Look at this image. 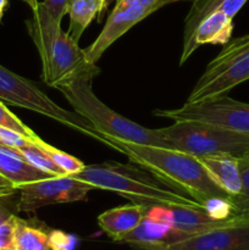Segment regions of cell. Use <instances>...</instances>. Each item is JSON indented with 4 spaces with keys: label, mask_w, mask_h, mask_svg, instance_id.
Segmentation results:
<instances>
[{
    "label": "cell",
    "mask_w": 249,
    "mask_h": 250,
    "mask_svg": "<svg viewBox=\"0 0 249 250\" xmlns=\"http://www.w3.org/2000/svg\"><path fill=\"white\" fill-rule=\"evenodd\" d=\"M102 143L124 154L131 163L137 164L160 181L186 193L204 208L214 198H228L210 178L195 156L164 146L122 141L107 134H103Z\"/></svg>",
    "instance_id": "1"
},
{
    "label": "cell",
    "mask_w": 249,
    "mask_h": 250,
    "mask_svg": "<svg viewBox=\"0 0 249 250\" xmlns=\"http://www.w3.org/2000/svg\"><path fill=\"white\" fill-rule=\"evenodd\" d=\"M71 177L88 183L97 189H105L122 195L133 203L149 208H190L205 209L200 203L167 185L144 168L132 164L103 163L85 165Z\"/></svg>",
    "instance_id": "2"
},
{
    "label": "cell",
    "mask_w": 249,
    "mask_h": 250,
    "mask_svg": "<svg viewBox=\"0 0 249 250\" xmlns=\"http://www.w3.org/2000/svg\"><path fill=\"white\" fill-rule=\"evenodd\" d=\"M94 76L85 75L56 88L70 103L75 112L84 117L102 134L132 143L168 148V144L159 134L158 129L145 128L110 109L100 102L92 88Z\"/></svg>",
    "instance_id": "3"
},
{
    "label": "cell",
    "mask_w": 249,
    "mask_h": 250,
    "mask_svg": "<svg viewBox=\"0 0 249 250\" xmlns=\"http://www.w3.org/2000/svg\"><path fill=\"white\" fill-rule=\"evenodd\" d=\"M167 142L168 148L200 158L227 154L244 159L249 153V134L224 128L216 125L194 121H175L173 125L158 128Z\"/></svg>",
    "instance_id": "4"
},
{
    "label": "cell",
    "mask_w": 249,
    "mask_h": 250,
    "mask_svg": "<svg viewBox=\"0 0 249 250\" xmlns=\"http://www.w3.org/2000/svg\"><path fill=\"white\" fill-rule=\"evenodd\" d=\"M249 80V33L229 39L212 59L187 98L189 104H199L224 97Z\"/></svg>",
    "instance_id": "5"
},
{
    "label": "cell",
    "mask_w": 249,
    "mask_h": 250,
    "mask_svg": "<svg viewBox=\"0 0 249 250\" xmlns=\"http://www.w3.org/2000/svg\"><path fill=\"white\" fill-rule=\"evenodd\" d=\"M0 102L31 110L49 117L60 125L81 134L97 139L102 143L103 134L92 126L88 120L75 111H68L54 103L38 85L32 81L16 75L0 65Z\"/></svg>",
    "instance_id": "6"
},
{
    "label": "cell",
    "mask_w": 249,
    "mask_h": 250,
    "mask_svg": "<svg viewBox=\"0 0 249 250\" xmlns=\"http://www.w3.org/2000/svg\"><path fill=\"white\" fill-rule=\"evenodd\" d=\"M153 115L172 120L173 122H204L249 134V104L231 99L226 95L199 104L185 103L178 109H156Z\"/></svg>",
    "instance_id": "7"
},
{
    "label": "cell",
    "mask_w": 249,
    "mask_h": 250,
    "mask_svg": "<svg viewBox=\"0 0 249 250\" xmlns=\"http://www.w3.org/2000/svg\"><path fill=\"white\" fill-rule=\"evenodd\" d=\"M180 0H117L98 38L84 49L87 60L97 65L112 43L156 10Z\"/></svg>",
    "instance_id": "8"
},
{
    "label": "cell",
    "mask_w": 249,
    "mask_h": 250,
    "mask_svg": "<svg viewBox=\"0 0 249 250\" xmlns=\"http://www.w3.org/2000/svg\"><path fill=\"white\" fill-rule=\"evenodd\" d=\"M99 73L100 68L87 60L84 49L61 29L51 45L48 61L42 66L43 82L48 87L59 88L82 76L97 77Z\"/></svg>",
    "instance_id": "9"
},
{
    "label": "cell",
    "mask_w": 249,
    "mask_h": 250,
    "mask_svg": "<svg viewBox=\"0 0 249 250\" xmlns=\"http://www.w3.org/2000/svg\"><path fill=\"white\" fill-rule=\"evenodd\" d=\"M19 212H33L43 207L83 202L94 188L71 176L49 177L26 183L19 188Z\"/></svg>",
    "instance_id": "10"
},
{
    "label": "cell",
    "mask_w": 249,
    "mask_h": 250,
    "mask_svg": "<svg viewBox=\"0 0 249 250\" xmlns=\"http://www.w3.org/2000/svg\"><path fill=\"white\" fill-rule=\"evenodd\" d=\"M249 219L233 217L226 224L188 237L166 250H247Z\"/></svg>",
    "instance_id": "11"
},
{
    "label": "cell",
    "mask_w": 249,
    "mask_h": 250,
    "mask_svg": "<svg viewBox=\"0 0 249 250\" xmlns=\"http://www.w3.org/2000/svg\"><path fill=\"white\" fill-rule=\"evenodd\" d=\"M68 0H44L33 11V17L26 21L27 31L38 50L42 66L46 63L51 45L61 31V20L66 15Z\"/></svg>",
    "instance_id": "12"
},
{
    "label": "cell",
    "mask_w": 249,
    "mask_h": 250,
    "mask_svg": "<svg viewBox=\"0 0 249 250\" xmlns=\"http://www.w3.org/2000/svg\"><path fill=\"white\" fill-rule=\"evenodd\" d=\"M188 237L190 234L145 215L141 224L122 238L121 243L128 244L134 250H166Z\"/></svg>",
    "instance_id": "13"
},
{
    "label": "cell",
    "mask_w": 249,
    "mask_h": 250,
    "mask_svg": "<svg viewBox=\"0 0 249 250\" xmlns=\"http://www.w3.org/2000/svg\"><path fill=\"white\" fill-rule=\"evenodd\" d=\"M248 0H192V6L188 11L183 26L182 53L180 58V65L182 66L194 53L193 48V36L198 24L215 11H221L233 19L239 10Z\"/></svg>",
    "instance_id": "14"
},
{
    "label": "cell",
    "mask_w": 249,
    "mask_h": 250,
    "mask_svg": "<svg viewBox=\"0 0 249 250\" xmlns=\"http://www.w3.org/2000/svg\"><path fill=\"white\" fill-rule=\"evenodd\" d=\"M146 216L168 224L170 226L186 232L190 236L221 226L231 220H217L205 209H190V208L153 207L149 208Z\"/></svg>",
    "instance_id": "15"
},
{
    "label": "cell",
    "mask_w": 249,
    "mask_h": 250,
    "mask_svg": "<svg viewBox=\"0 0 249 250\" xmlns=\"http://www.w3.org/2000/svg\"><path fill=\"white\" fill-rule=\"evenodd\" d=\"M149 207L138 203L122 205L104 211L98 216V225L112 241L121 242L133 231L148 212Z\"/></svg>",
    "instance_id": "16"
},
{
    "label": "cell",
    "mask_w": 249,
    "mask_h": 250,
    "mask_svg": "<svg viewBox=\"0 0 249 250\" xmlns=\"http://www.w3.org/2000/svg\"><path fill=\"white\" fill-rule=\"evenodd\" d=\"M212 181L228 197L236 195L242 189L241 159L227 154L205 155L197 158Z\"/></svg>",
    "instance_id": "17"
},
{
    "label": "cell",
    "mask_w": 249,
    "mask_h": 250,
    "mask_svg": "<svg viewBox=\"0 0 249 250\" xmlns=\"http://www.w3.org/2000/svg\"><path fill=\"white\" fill-rule=\"evenodd\" d=\"M0 175L6 178L15 188L26 183L53 177L31 165L15 148L0 149Z\"/></svg>",
    "instance_id": "18"
},
{
    "label": "cell",
    "mask_w": 249,
    "mask_h": 250,
    "mask_svg": "<svg viewBox=\"0 0 249 250\" xmlns=\"http://www.w3.org/2000/svg\"><path fill=\"white\" fill-rule=\"evenodd\" d=\"M233 33V19L221 11L208 15L199 24L193 36V48L197 50L205 44L225 45Z\"/></svg>",
    "instance_id": "19"
},
{
    "label": "cell",
    "mask_w": 249,
    "mask_h": 250,
    "mask_svg": "<svg viewBox=\"0 0 249 250\" xmlns=\"http://www.w3.org/2000/svg\"><path fill=\"white\" fill-rule=\"evenodd\" d=\"M104 6V0H68L66 14L70 16L68 36L75 42H80L90 22L98 16L99 21Z\"/></svg>",
    "instance_id": "20"
},
{
    "label": "cell",
    "mask_w": 249,
    "mask_h": 250,
    "mask_svg": "<svg viewBox=\"0 0 249 250\" xmlns=\"http://www.w3.org/2000/svg\"><path fill=\"white\" fill-rule=\"evenodd\" d=\"M45 227H39L17 217L15 248L17 250H51Z\"/></svg>",
    "instance_id": "21"
},
{
    "label": "cell",
    "mask_w": 249,
    "mask_h": 250,
    "mask_svg": "<svg viewBox=\"0 0 249 250\" xmlns=\"http://www.w3.org/2000/svg\"><path fill=\"white\" fill-rule=\"evenodd\" d=\"M17 150H19V153L23 156L24 160L28 161L31 165L39 168V170L44 171V172L49 173V175H51L53 177L67 176L65 171L61 170V168L51 160L50 156H49L43 149L39 148L37 144L31 143L26 146L17 148Z\"/></svg>",
    "instance_id": "22"
},
{
    "label": "cell",
    "mask_w": 249,
    "mask_h": 250,
    "mask_svg": "<svg viewBox=\"0 0 249 250\" xmlns=\"http://www.w3.org/2000/svg\"><path fill=\"white\" fill-rule=\"evenodd\" d=\"M242 189L238 194L228 197L232 205V214L239 219H249V161L241 159Z\"/></svg>",
    "instance_id": "23"
},
{
    "label": "cell",
    "mask_w": 249,
    "mask_h": 250,
    "mask_svg": "<svg viewBox=\"0 0 249 250\" xmlns=\"http://www.w3.org/2000/svg\"><path fill=\"white\" fill-rule=\"evenodd\" d=\"M37 146L41 149H43V150L50 156L51 160H53L61 170L65 171L67 176H72L75 175V173L81 172V171L85 167V164H83L80 159L75 158V156L60 150V149L55 148V146H53L51 144L45 143L43 139H42Z\"/></svg>",
    "instance_id": "24"
},
{
    "label": "cell",
    "mask_w": 249,
    "mask_h": 250,
    "mask_svg": "<svg viewBox=\"0 0 249 250\" xmlns=\"http://www.w3.org/2000/svg\"><path fill=\"white\" fill-rule=\"evenodd\" d=\"M0 126L6 127V128L12 129V131H16L19 133L23 134L24 137L29 139V141L33 142L34 144H38L42 141L41 137H38V134L34 133L31 128H29L27 125H24L19 117L15 114H12L1 102H0Z\"/></svg>",
    "instance_id": "25"
},
{
    "label": "cell",
    "mask_w": 249,
    "mask_h": 250,
    "mask_svg": "<svg viewBox=\"0 0 249 250\" xmlns=\"http://www.w3.org/2000/svg\"><path fill=\"white\" fill-rule=\"evenodd\" d=\"M19 189L14 187L0 188V225L4 224L12 216H16L19 212L17 203L19 198L16 197Z\"/></svg>",
    "instance_id": "26"
},
{
    "label": "cell",
    "mask_w": 249,
    "mask_h": 250,
    "mask_svg": "<svg viewBox=\"0 0 249 250\" xmlns=\"http://www.w3.org/2000/svg\"><path fill=\"white\" fill-rule=\"evenodd\" d=\"M17 215L12 216L4 224L0 225V250L15 248V234H16Z\"/></svg>",
    "instance_id": "27"
},
{
    "label": "cell",
    "mask_w": 249,
    "mask_h": 250,
    "mask_svg": "<svg viewBox=\"0 0 249 250\" xmlns=\"http://www.w3.org/2000/svg\"><path fill=\"white\" fill-rule=\"evenodd\" d=\"M0 141H1V143L5 144V146L15 149L21 148V146H28V144L33 143V142L29 141L27 137H24L23 134L1 126H0Z\"/></svg>",
    "instance_id": "28"
},
{
    "label": "cell",
    "mask_w": 249,
    "mask_h": 250,
    "mask_svg": "<svg viewBox=\"0 0 249 250\" xmlns=\"http://www.w3.org/2000/svg\"><path fill=\"white\" fill-rule=\"evenodd\" d=\"M49 238H50L51 249L65 248L72 250L73 246H75V238L61 231H51L50 234H49Z\"/></svg>",
    "instance_id": "29"
},
{
    "label": "cell",
    "mask_w": 249,
    "mask_h": 250,
    "mask_svg": "<svg viewBox=\"0 0 249 250\" xmlns=\"http://www.w3.org/2000/svg\"><path fill=\"white\" fill-rule=\"evenodd\" d=\"M116 1H117V0H104V6H103V12H102V16H100L99 21H102V20H103V17H104V12L106 11L107 7H109L110 5L112 4V2H116Z\"/></svg>",
    "instance_id": "30"
},
{
    "label": "cell",
    "mask_w": 249,
    "mask_h": 250,
    "mask_svg": "<svg viewBox=\"0 0 249 250\" xmlns=\"http://www.w3.org/2000/svg\"><path fill=\"white\" fill-rule=\"evenodd\" d=\"M22 1L26 2V4L28 5L29 7H31L32 11H34V10L37 9V6H38V4H39L38 0H22Z\"/></svg>",
    "instance_id": "31"
},
{
    "label": "cell",
    "mask_w": 249,
    "mask_h": 250,
    "mask_svg": "<svg viewBox=\"0 0 249 250\" xmlns=\"http://www.w3.org/2000/svg\"><path fill=\"white\" fill-rule=\"evenodd\" d=\"M7 1H9V0H0V21H1L2 15H4L5 9H6L7 6Z\"/></svg>",
    "instance_id": "32"
},
{
    "label": "cell",
    "mask_w": 249,
    "mask_h": 250,
    "mask_svg": "<svg viewBox=\"0 0 249 250\" xmlns=\"http://www.w3.org/2000/svg\"><path fill=\"white\" fill-rule=\"evenodd\" d=\"M2 187H14V186H12L11 183L6 180V178L2 177V176L0 175V188H2Z\"/></svg>",
    "instance_id": "33"
},
{
    "label": "cell",
    "mask_w": 249,
    "mask_h": 250,
    "mask_svg": "<svg viewBox=\"0 0 249 250\" xmlns=\"http://www.w3.org/2000/svg\"><path fill=\"white\" fill-rule=\"evenodd\" d=\"M6 148H10V146H5V144H2L1 141H0V149H6Z\"/></svg>",
    "instance_id": "34"
},
{
    "label": "cell",
    "mask_w": 249,
    "mask_h": 250,
    "mask_svg": "<svg viewBox=\"0 0 249 250\" xmlns=\"http://www.w3.org/2000/svg\"><path fill=\"white\" fill-rule=\"evenodd\" d=\"M51 250H70V249H65V248H53Z\"/></svg>",
    "instance_id": "35"
},
{
    "label": "cell",
    "mask_w": 249,
    "mask_h": 250,
    "mask_svg": "<svg viewBox=\"0 0 249 250\" xmlns=\"http://www.w3.org/2000/svg\"><path fill=\"white\" fill-rule=\"evenodd\" d=\"M244 159H246V160H248V161H249V153L247 154V156H246V158H244Z\"/></svg>",
    "instance_id": "36"
},
{
    "label": "cell",
    "mask_w": 249,
    "mask_h": 250,
    "mask_svg": "<svg viewBox=\"0 0 249 250\" xmlns=\"http://www.w3.org/2000/svg\"><path fill=\"white\" fill-rule=\"evenodd\" d=\"M1 250H17L16 248H9V249H1Z\"/></svg>",
    "instance_id": "37"
},
{
    "label": "cell",
    "mask_w": 249,
    "mask_h": 250,
    "mask_svg": "<svg viewBox=\"0 0 249 250\" xmlns=\"http://www.w3.org/2000/svg\"><path fill=\"white\" fill-rule=\"evenodd\" d=\"M247 250H249V249H247Z\"/></svg>",
    "instance_id": "38"
}]
</instances>
